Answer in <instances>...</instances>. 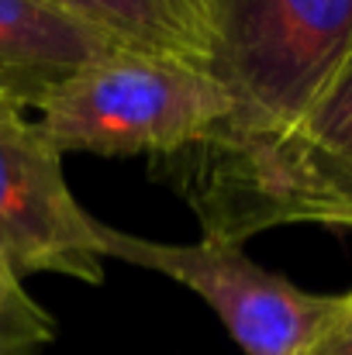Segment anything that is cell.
<instances>
[{
  "label": "cell",
  "instance_id": "1",
  "mask_svg": "<svg viewBox=\"0 0 352 355\" xmlns=\"http://www.w3.org/2000/svg\"><path fill=\"white\" fill-rule=\"evenodd\" d=\"M204 238L249 241L280 225L352 228V49L283 135L152 162Z\"/></svg>",
  "mask_w": 352,
  "mask_h": 355
},
{
  "label": "cell",
  "instance_id": "2",
  "mask_svg": "<svg viewBox=\"0 0 352 355\" xmlns=\"http://www.w3.org/2000/svg\"><path fill=\"white\" fill-rule=\"evenodd\" d=\"M38 131L66 152L176 159L211 141L232 118V101L211 69L111 49L59 83L38 107Z\"/></svg>",
  "mask_w": 352,
  "mask_h": 355
},
{
  "label": "cell",
  "instance_id": "3",
  "mask_svg": "<svg viewBox=\"0 0 352 355\" xmlns=\"http://www.w3.org/2000/svg\"><path fill=\"white\" fill-rule=\"evenodd\" d=\"M211 76L232 118L201 148L283 135L352 49V0H211Z\"/></svg>",
  "mask_w": 352,
  "mask_h": 355
},
{
  "label": "cell",
  "instance_id": "4",
  "mask_svg": "<svg viewBox=\"0 0 352 355\" xmlns=\"http://www.w3.org/2000/svg\"><path fill=\"white\" fill-rule=\"evenodd\" d=\"M108 259L159 272L194 290L245 355H311L332 338L342 293H311L252 262L242 245L201 238L194 245L108 232Z\"/></svg>",
  "mask_w": 352,
  "mask_h": 355
},
{
  "label": "cell",
  "instance_id": "5",
  "mask_svg": "<svg viewBox=\"0 0 352 355\" xmlns=\"http://www.w3.org/2000/svg\"><path fill=\"white\" fill-rule=\"evenodd\" d=\"M108 232L73 197L62 155L28 111L0 97V259L17 276L56 272L97 286Z\"/></svg>",
  "mask_w": 352,
  "mask_h": 355
},
{
  "label": "cell",
  "instance_id": "6",
  "mask_svg": "<svg viewBox=\"0 0 352 355\" xmlns=\"http://www.w3.org/2000/svg\"><path fill=\"white\" fill-rule=\"evenodd\" d=\"M111 49L56 0H0V97L24 111Z\"/></svg>",
  "mask_w": 352,
  "mask_h": 355
},
{
  "label": "cell",
  "instance_id": "7",
  "mask_svg": "<svg viewBox=\"0 0 352 355\" xmlns=\"http://www.w3.org/2000/svg\"><path fill=\"white\" fill-rule=\"evenodd\" d=\"M124 52L169 55L211 66L215 14L211 0H56Z\"/></svg>",
  "mask_w": 352,
  "mask_h": 355
},
{
  "label": "cell",
  "instance_id": "8",
  "mask_svg": "<svg viewBox=\"0 0 352 355\" xmlns=\"http://www.w3.org/2000/svg\"><path fill=\"white\" fill-rule=\"evenodd\" d=\"M56 331L52 318L24 293L21 276L0 262V355H28L31 345L49 342Z\"/></svg>",
  "mask_w": 352,
  "mask_h": 355
},
{
  "label": "cell",
  "instance_id": "9",
  "mask_svg": "<svg viewBox=\"0 0 352 355\" xmlns=\"http://www.w3.org/2000/svg\"><path fill=\"white\" fill-rule=\"evenodd\" d=\"M332 338H352V290L342 293V307H339V321H335ZM325 342H328V338H325Z\"/></svg>",
  "mask_w": 352,
  "mask_h": 355
},
{
  "label": "cell",
  "instance_id": "10",
  "mask_svg": "<svg viewBox=\"0 0 352 355\" xmlns=\"http://www.w3.org/2000/svg\"><path fill=\"white\" fill-rule=\"evenodd\" d=\"M311 355H352V338H328Z\"/></svg>",
  "mask_w": 352,
  "mask_h": 355
},
{
  "label": "cell",
  "instance_id": "11",
  "mask_svg": "<svg viewBox=\"0 0 352 355\" xmlns=\"http://www.w3.org/2000/svg\"><path fill=\"white\" fill-rule=\"evenodd\" d=\"M0 262H3V259H0Z\"/></svg>",
  "mask_w": 352,
  "mask_h": 355
}]
</instances>
